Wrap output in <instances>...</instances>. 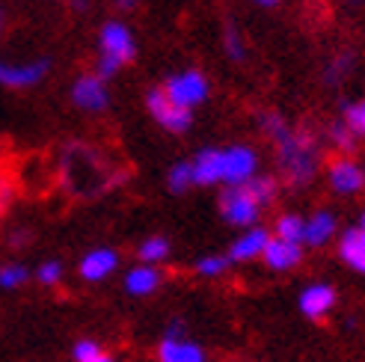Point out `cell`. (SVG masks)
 <instances>
[{
    "instance_id": "6da1fadb",
    "label": "cell",
    "mask_w": 365,
    "mask_h": 362,
    "mask_svg": "<svg viewBox=\"0 0 365 362\" xmlns=\"http://www.w3.org/2000/svg\"><path fill=\"white\" fill-rule=\"evenodd\" d=\"M279 170L291 187H306L318 172V140L309 128H288L277 143Z\"/></svg>"
},
{
    "instance_id": "7a4b0ae2",
    "label": "cell",
    "mask_w": 365,
    "mask_h": 362,
    "mask_svg": "<svg viewBox=\"0 0 365 362\" xmlns=\"http://www.w3.org/2000/svg\"><path fill=\"white\" fill-rule=\"evenodd\" d=\"M220 214L226 217V223L232 226H241V229H252L255 220H259V202L250 196V190L241 185V187H229L220 193Z\"/></svg>"
},
{
    "instance_id": "3957f363",
    "label": "cell",
    "mask_w": 365,
    "mask_h": 362,
    "mask_svg": "<svg viewBox=\"0 0 365 362\" xmlns=\"http://www.w3.org/2000/svg\"><path fill=\"white\" fill-rule=\"evenodd\" d=\"M163 93H167V98H170L173 104L190 110V107L202 104V101L208 98V81L199 75V71H181V75H175V78L167 81Z\"/></svg>"
},
{
    "instance_id": "277c9868",
    "label": "cell",
    "mask_w": 365,
    "mask_h": 362,
    "mask_svg": "<svg viewBox=\"0 0 365 362\" xmlns=\"http://www.w3.org/2000/svg\"><path fill=\"white\" fill-rule=\"evenodd\" d=\"M145 107H149V113H152L167 131H173V134H185V131L190 128V122H193L190 110L173 104L163 89H149V93H145Z\"/></svg>"
},
{
    "instance_id": "5b68a950",
    "label": "cell",
    "mask_w": 365,
    "mask_h": 362,
    "mask_svg": "<svg viewBox=\"0 0 365 362\" xmlns=\"http://www.w3.org/2000/svg\"><path fill=\"white\" fill-rule=\"evenodd\" d=\"M259 157L247 146H232L223 152V167H220V181H226L229 187H241L255 175Z\"/></svg>"
},
{
    "instance_id": "8992f818",
    "label": "cell",
    "mask_w": 365,
    "mask_h": 362,
    "mask_svg": "<svg viewBox=\"0 0 365 362\" xmlns=\"http://www.w3.org/2000/svg\"><path fill=\"white\" fill-rule=\"evenodd\" d=\"M300 312L309 318V321H321L333 312V306H336V288L333 285H327V282H312V285H306L303 291H300Z\"/></svg>"
},
{
    "instance_id": "52a82bcc",
    "label": "cell",
    "mask_w": 365,
    "mask_h": 362,
    "mask_svg": "<svg viewBox=\"0 0 365 362\" xmlns=\"http://www.w3.org/2000/svg\"><path fill=\"white\" fill-rule=\"evenodd\" d=\"M134 51H137L134 36L125 24H119V21L104 24V30H101V57H110L116 63H128V60H134Z\"/></svg>"
},
{
    "instance_id": "ba28073f",
    "label": "cell",
    "mask_w": 365,
    "mask_h": 362,
    "mask_svg": "<svg viewBox=\"0 0 365 362\" xmlns=\"http://www.w3.org/2000/svg\"><path fill=\"white\" fill-rule=\"evenodd\" d=\"M330 185H333L336 193L354 196L365 187V170L359 164H354L351 157H339L330 164Z\"/></svg>"
},
{
    "instance_id": "9c48e42d",
    "label": "cell",
    "mask_w": 365,
    "mask_h": 362,
    "mask_svg": "<svg viewBox=\"0 0 365 362\" xmlns=\"http://www.w3.org/2000/svg\"><path fill=\"white\" fill-rule=\"evenodd\" d=\"M71 98H75L78 107L83 110H104L110 104V95H107V86L98 75H83L78 78V83L71 86Z\"/></svg>"
},
{
    "instance_id": "30bf717a",
    "label": "cell",
    "mask_w": 365,
    "mask_h": 362,
    "mask_svg": "<svg viewBox=\"0 0 365 362\" xmlns=\"http://www.w3.org/2000/svg\"><path fill=\"white\" fill-rule=\"evenodd\" d=\"M119 267V256H116V249L110 247H98L93 252H86V256L81 259V276L86 282H101L113 274V270Z\"/></svg>"
},
{
    "instance_id": "8fae6325",
    "label": "cell",
    "mask_w": 365,
    "mask_h": 362,
    "mask_svg": "<svg viewBox=\"0 0 365 362\" xmlns=\"http://www.w3.org/2000/svg\"><path fill=\"white\" fill-rule=\"evenodd\" d=\"M158 362H208V353L190 338H160Z\"/></svg>"
},
{
    "instance_id": "7c38bea8",
    "label": "cell",
    "mask_w": 365,
    "mask_h": 362,
    "mask_svg": "<svg viewBox=\"0 0 365 362\" xmlns=\"http://www.w3.org/2000/svg\"><path fill=\"white\" fill-rule=\"evenodd\" d=\"M267 241H270V232L252 226V229H247L241 238L229 247V256H226V259H229V262H252V259H262Z\"/></svg>"
},
{
    "instance_id": "4fadbf2b",
    "label": "cell",
    "mask_w": 365,
    "mask_h": 362,
    "mask_svg": "<svg viewBox=\"0 0 365 362\" xmlns=\"http://www.w3.org/2000/svg\"><path fill=\"white\" fill-rule=\"evenodd\" d=\"M262 259L270 270H291L303 262V244H288V241H279V238H270Z\"/></svg>"
},
{
    "instance_id": "5bb4252c",
    "label": "cell",
    "mask_w": 365,
    "mask_h": 362,
    "mask_svg": "<svg viewBox=\"0 0 365 362\" xmlns=\"http://www.w3.org/2000/svg\"><path fill=\"white\" fill-rule=\"evenodd\" d=\"M45 71H48V63L45 60L24 63V66H6V63H0V83H4V86H15V89L33 86V83H39L45 78Z\"/></svg>"
},
{
    "instance_id": "9a60e30c",
    "label": "cell",
    "mask_w": 365,
    "mask_h": 362,
    "mask_svg": "<svg viewBox=\"0 0 365 362\" xmlns=\"http://www.w3.org/2000/svg\"><path fill=\"white\" fill-rule=\"evenodd\" d=\"M163 282V274L158 267L152 264H140L134 270H128V276H125V291L128 294H134V297H149L155 294L158 288Z\"/></svg>"
},
{
    "instance_id": "2e32d148",
    "label": "cell",
    "mask_w": 365,
    "mask_h": 362,
    "mask_svg": "<svg viewBox=\"0 0 365 362\" xmlns=\"http://www.w3.org/2000/svg\"><path fill=\"white\" fill-rule=\"evenodd\" d=\"M220 167H223V152L220 149H202L193 157V185H217L220 181Z\"/></svg>"
},
{
    "instance_id": "e0dca14e",
    "label": "cell",
    "mask_w": 365,
    "mask_h": 362,
    "mask_svg": "<svg viewBox=\"0 0 365 362\" xmlns=\"http://www.w3.org/2000/svg\"><path fill=\"white\" fill-rule=\"evenodd\" d=\"M339 256L348 267H354L356 274H365V234L359 229H348L341 234Z\"/></svg>"
},
{
    "instance_id": "ac0fdd59",
    "label": "cell",
    "mask_w": 365,
    "mask_h": 362,
    "mask_svg": "<svg viewBox=\"0 0 365 362\" xmlns=\"http://www.w3.org/2000/svg\"><path fill=\"white\" fill-rule=\"evenodd\" d=\"M336 234V217L330 211H318L312 220H306L303 229V244L306 247H324Z\"/></svg>"
},
{
    "instance_id": "d6986e66",
    "label": "cell",
    "mask_w": 365,
    "mask_h": 362,
    "mask_svg": "<svg viewBox=\"0 0 365 362\" xmlns=\"http://www.w3.org/2000/svg\"><path fill=\"white\" fill-rule=\"evenodd\" d=\"M244 187L250 190V196L255 199V202H259V208L270 205L273 199H277V178L273 175H252Z\"/></svg>"
},
{
    "instance_id": "ffe728a7",
    "label": "cell",
    "mask_w": 365,
    "mask_h": 362,
    "mask_svg": "<svg viewBox=\"0 0 365 362\" xmlns=\"http://www.w3.org/2000/svg\"><path fill=\"white\" fill-rule=\"evenodd\" d=\"M303 229H306V220L297 214H282L277 220V238L279 241H288V244H303Z\"/></svg>"
},
{
    "instance_id": "44dd1931",
    "label": "cell",
    "mask_w": 365,
    "mask_h": 362,
    "mask_svg": "<svg viewBox=\"0 0 365 362\" xmlns=\"http://www.w3.org/2000/svg\"><path fill=\"white\" fill-rule=\"evenodd\" d=\"M137 256H140L143 264H152V267H155L158 262H163V259L170 256V241H167V238H160V234H158V238L143 241L140 249H137Z\"/></svg>"
},
{
    "instance_id": "7402d4cb",
    "label": "cell",
    "mask_w": 365,
    "mask_h": 362,
    "mask_svg": "<svg viewBox=\"0 0 365 362\" xmlns=\"http://www.w3.org/2000/svg\"><path fill=\"white\" fill-rule=\"evenodd\" d=\"M351 68H354V57H351V53H339V57H333L330 66H327L324 81L330 83V86H336V83H341L344 78H348Z\"/></svg>"
},
{
    "instance_id": "603a6c76",
    "label": "cell",
    "mask_w": 365,
    "mask_h": 362,
    "mask_svg": "<svg viewBox=\"0 0 365 362\" xmlns=\"http://www.w3.org/2000/svg\"><path fill=\"white\" fill-rule=\"evenodd\" d=\"M27 279H30V270L24 264H4L0 267V288H6V291L21 288Z\"/></svg>"
},
{
    "instance_id": "cb8c5ba5",
    "label": "cell",
    "mask_w": 365,
    "mask_h": 362,
    "mask_svg": "<svg viewBox=\"0 0 365 362\" xmlns=\"http://www.w3.org/2000/svg\"><path fill=\"white\" fill-rule=\"evenodd\" d=\"M167 185H170V190H173V193H185V190L193 185V170H190L187 160H181V164H175V167L170 170Z\"/></svg>"
},
{
    "instance_id": "d4e9b609",
    "label": "cell",
    "mask_w": 365,
    "mask_h": 362,
    "mask_svg": "<svg viewBox=\"0 0 365 362\" xmlns=\"http://www.w3.org/2000/svg\"><path fill=\"white\" fill-rule=\"evenodd\" d=\"M356 137H365V101L359 104H344V119H341Z\"/></svg>"
},
{
    "instance_id": "484cf974",
    "label": "cell",
    "mask_w": 365,
    "mask_h": 362,
    "mask_svg": "<svg viewBox=\"0 0 365 362\" xmlns=\"http://www.w3.org/2000/svg\"><path fill=\"white\" fill-rule=\"evenodd\" d=\"M229 264H232V262H229L226 256H205V259H199V262H196V274L214 279V276L226 274V267H229Z\"/></svg>"
},
{
    "instance_id": "4316f807",
    "label": "cell",
    "mask_w": 365,
    "mask_h": 362,
    "mask_svg": "<svg viewBox=\"0 0 365 362\" xmlns=\"http://www.w3.org/2000/svg\"><path fill=\"white\" fill-rule=\"evenodd\" d=\"M330 140L336 143V146H339L341 152H354V149H356V134H354V131H351L341 119L330 125Z\"/></svg>"
},
{
    "instance_id": "83f0119b",
    "label": "cell",
    "mask_w": 365,
    "mask_h": 362,
    "mask_svg": "<svg viewBox=\"0 0 365 362\" xmlns=\"http://www.w3.org/2000/svg\"><path fill=\"white\" fill-rule=\"evenodd\" d=\"M262 128H264V134H267L273 143H279V140L288 134L291 125H288L279 113H262Z\"/></svg>"
},
{
    "instance_id": "f1b7e54d",
    "label": "cell",
    "mask_w": 365,
    "mask_h": 362,
    "mask_svg": "<svg viewBox=\"0 0 365 362\" xmlns=\"http://www.w3.org/2000/svg\"><path fill=\"white\" fill-rule=\"evenodd\" d=\"M223 45H226V53L235 60V63H241L247 57V51H244V39H241V33L235 30V27H226L223 33Z\"/></svg>"
},
{
    "instance_id": "f546056e",
    "label": "cell",
    "mask_w": 365,
    "mask_h": 362,
    "mask_svg": "<svg viewBox=\"0 0 365 362\" xmlns=\"http://www.w3.org/2000/svg\"><path fill=\"white\" fill-rule=\"evenodd\" d=\"M98 353H101V345L93 338H81V341H75V348H71V359L75 362H86V359H93Z\"/></svg>"
},
{
    "instance_id": "4dcf8cb0",
    "label": "cell",
    "mask_w": 365,
    "mask_h": 362,
    "mask_svg": "<svg viewBox=\"0 0 365 362\" xmlns=\"http://www.w3.org/2000/svg\"><path fill=\"white\" fill-rule=\"evenodd\" d=\"M36 279H39L42 285H57L63 279V264L60 262H45L39 264V270H36Z\"/></svg>"
},
{
    "instance_id": "1f68e13d",
    "label": "cell",
    "mask_w": 365,
    "mask_h": 362,
    "mask_svg": "<svg viewBox=\"0 0 365 362\" xmlns=\"http://www.w3.org/2000/svg\"><path fill=\"white\" fill-rule=\"evenodd\" d=\"M119 66H122V63H116V60H110V57H101V60H98V71H101V81H104V78H113Z\"/></svg>"
},
{
    "instance_id": "d6a6232c",
    "label": "cell",
    "mask_w": 365,
    "mask_h": 362,
    "mask_svg": "<svg viewBox=\"0 0 365 362\" xmlns=\"http://www.w3.org/2000/svg\"><path fill=\"white\" fill-rule=\"evenodd\" d=\"M163 338H185V324H181V321H170L167 336H163Z\"/></svg>"
},
{
    "instance_id": "836d02e7",
    "label": "cell",
    "mask_w": 365,
    "mask_h": 362,
    "mask_svg": "<svg viewBox=\"0 0 365 362\" xmlns=\"http://www.w3.org/2000/svg\"><path fill=\"white\" fill-rule=\"evenodd\" d=\"M86 362H116V359H113L110 353H104V351H101L98 356H93V359H86Z\"/></svg>"
},
{
    "instance_id": "e575fe53",
    "label": "cell",
    "mask_w": 365,
    "mask_h": 362,
    "mask_svg": "<svg viewBox=\"0 0 365 362\" xmlns=\"http://www.w3.org/2000/svg\"><path fill=\"white\" fill-rule=\"evenodd\" d=\"M116 6H119V9H134L137 0H116Z\"/></svg>"
},
{
    "instance_id": "d590c367",
    "label": "cell",
    "mask_w": 365,
    "mask_h": 362,
    "mask_svg": "<svg viewBox=\"0 0 365 362\" xmlns=\"http://www.w3.org/2000/svg\"><path fill=\"white\" fill-rule=\"evenodd\" d=\"M255 4H262V6H277L279 0H255Z\"/></svg>"
},
{
    "instance_id": "8d00e7d4",
    "label": "cell",
    "mask_w": 365,
    "mask_h": 362,
    "mask_svg": "<svg viewBox=\"0 0 365 362\" xmlns=\"http://www.w3.org/2000/svg\"><path fill=\"white\" fill-rule=\"evenodd\" d=\"M356 229H359V232H362V234H365V214H362V217H359V226H356Z\"/></svg>"
},
{
    "instance_id": "74e56055",
    "label": "cell",
    "mask_w": 365,
    "mask_h": 362,
    "mask_svg": "<svg viewBox=\"0 0 365 362\" xmlns=\"http://www.w3.org/2000/svg\"><path fill=\"white\" fill-rule=\"evenodd\" d=\"M0 30H4V9H0Z\"/></svg>"
},
{
    "instance_id": "f35d334b",
    "label": "cell",
    "mask_w": 365,
    "mask_h": 362,
    "mask_svg": "<svg viewBox=\"0 0 365 362\" xmlns=\"http://www.w3.org/2000/svg\"><path fill=\"white\" fill-rule=\"evenodd\" d=\"M348 4H359V0H348Z\"/></svg>"
}]
</instances>
